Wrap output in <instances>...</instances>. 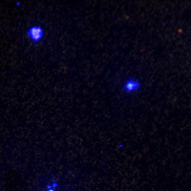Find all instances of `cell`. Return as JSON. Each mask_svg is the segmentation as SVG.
Instances as JSON below:
<instances>
[{"label":"cell","mask_w":191,"mask_h":191,"mask_svg":"<svg viewBox=\"0 0 191 191\" xmlns=\"http://www.w3.org/2000/svg\"><path fill=\"white\" fill-rule=\"evenodd\" d=\"M27 34L32 40L37 42L43 38V31L40 27L35 26L29 29L27 32Z\"/></svg>","instance_id":"cell-1"},{"label":"cell","mask_w":191,"mask_h":191,"mask_svg":"<svg viewBox=\"0 0 191 191\" xmlns=\"http://www.w3.org/2000/svg\"><path fill=\"white\" fill-rule=\"evenodd\" d=\"M124 87L126 92L130 93L137 91L140 87V84L138 81H134L131 79L126 83Z\"/></svg>","instance_id":"cell-2"}]
</instances>
